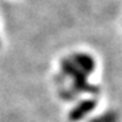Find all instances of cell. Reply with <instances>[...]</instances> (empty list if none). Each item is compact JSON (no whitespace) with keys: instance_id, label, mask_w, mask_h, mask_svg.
Here are the masks:
<instances>
[{"instance_id":"7a4b0ae2","label":"cell","mask_w":122,"mask_h":122,"mask_svg":"<svg viewBox=\"0 0 122 122\" xmlns=\"http://www.w3.org/2000/svg\"><path fill=\"white\" fill-rule=\"evenodd\" d=\"M71 61L79 67L82 72H84L86 76L90 75L93 72L96 65H95V60H93L92 56L87 54H84V52H76V54H72L71 55Z\"/></svg>"},{"instance_id":"277c9868","label":"cell","mask_w":122,"mask_h":122,"mask_svg":"<svg viewBox=\"0 0 122 122\" xmlns=\"http://www.w3.org/2000/svg\"><path fill=\"white\" fill-rule=\"evenodd\" d=\"M61 70H62V74L65 76H70V77H72V79H75L76 76H79L81 74H84L72 61H71V59H62V61H61Z\"/></svg>"},{"instance_id":"3957f363","label":"cell","mask_w":122,"mask_h":122,"mask_svg":"<svg viewBox=\"0 0 122 122\" xmlns=\"http://www.w3.org/2000/svg\"><path fill=\"white\" fill-rule=\"evenodd\" d=\"M72 90L80 95V93H91V95H98L100 93V87L95 85H90L86 81V75L81 74L79 76H76L75 79H72Z\"/></svg>"},{"instance_id":"52a82bcc","label":"cell","mask_w":122,"mask_h":122,"mask_svg":"<svg viewBox=\"0 0 122 122\" xmlns=\"http://www.w3.org/2000/svg\"><path fill=\"white\" fill-rule=\"evenodd\" d=\"M65 75L64 74H61V75H57L56 77H55V80H56V82H57V84H60V85H62L64 84V80H65Z\"/></svg>"},{"instance_id":"5b68a950","label":"cell","mask_w":122,"mask_h":122,"mask_svg":"<svg viewBox=\"0 0 122 122\" xmlns=\"http://www.w3.org/2000/svg\"><path fill=\"white\" fill-rule=\"evenodd\" d=\"M88 122H118V115L113 111H108L101 116L91 118Z\"/></svg>"},{"instance_id":"8992f818","label":"cell","mask_w":122,"mask_h":122,"mask_svg":"<svg viewBox=\"0 0 122 122\" xmlns=\"http://www.w3.org/2000/svg\"><path fill=\"white\" fill-rule=\"evenodd\" d=\"M59 95L60 97L64 100V101H75V100L77 98V93L72 90V88H65V87H60V90H59Z\"/></svg>"},{"instance_id":"6da1fadb","label":"cell","mask_w":122,"mask_h":122,"mask_svg":"<svg viewBox=\"0 0 122 122\" xmlns=\"http://www.w3.org/2000/svg\"><path fill=\"white\" fill-rule=\"evenodd\" d=\"M97 101L95 98H87V100H82L81 102H79L76 106L70 111L69 113V120L71 122H79L82 118L87 116L88 113L93 111V108L96 107Z\"/></svg>"}]
</instances>
